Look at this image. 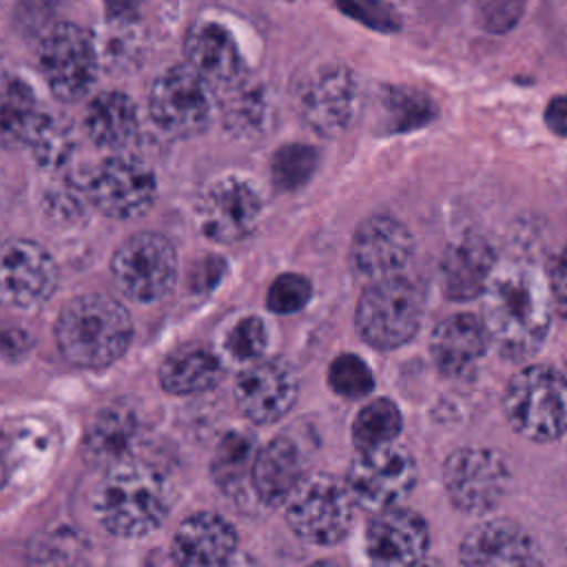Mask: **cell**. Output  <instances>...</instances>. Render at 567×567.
Here are the masks:
<instances>
[{
    "label": "cell",
    "mask_w": 567,
    "mask_h": 567,
    "mask_svg": "<svg viewBox=\"0 0 567 567\" xmlns=\"http://www.w3.org/2000/svg\"><path fill=\"white\" fill-rule=\"evenodd\" d=\"M319 153L310 144H286L281 146L270 162L272 182L281 190L301 188L315 173Z\"/></svg>",
    "instance_id": "31"
},
{
    "label": "cell",
    "mask_w": 567,
    "mask_h": 567,
    "mask_svg": "<svg viewBox=\"0 0 567 567\" xmlns=\"http://www.w3.org/2000/svg\"><path fill=\"white\" fill-rule=\"evenodd\" d=\"M38 66L55 97L64 102L80 100L91 89L97 71L93 38L78 24H55L40 40Z\"/></svg>",
    "instance_id": "7"
},
{
    "label": "cell",
    "mask_w": 567,
    "mask_h": 567,
    "mask_svg": "<svg viewBox=\"0 0 567 567\" xmlns=\"http://www.w3.org/2000/svg\"><path fill=\"white\" fill-rule=\"evenodd\" d=\"M496 270L494 248L481 237H463L450 244L441 257L439 281L447 299L467 301L483 295Z\"/></svg>",
    "instance_id": "22"
},
{
    "label": "cell",
    "mask_w": 567,
    "mask_h": 567,
    "mask_svg": "<svg viewBox=\"0 0 567 567\" xmlns=\"http://www.w3.org/2000/svg\"><path fill=\"white\" fill-rule=\"evenodd\" d=\"M261 197L241 177H224L206 188L197 206L202 233L219 244L246 239L259 224Z\"/></svg>",
    "instance_id": "12"
},
{
    "label": "cell",
    "mask_w": 567,
    "mask_h": 567,
    "mask_svg": "<svg viewBox=\"0 0 567 567\" xmlns=\"http://www.w3.org/2000/svg\"><path fill=\"white\" fill-rule=\"evenodd\" d=\"M483 326L496 350L520 361L532 357L547 337L551 299L547 281L529 266L494 270L483 290Z\"/></svg>",
    "instance_id": "1"
},
{
    "label": "cell",
    "mask_w": 567,
    "mask_h": 567,
    "mask_svg": "<svg viewBox=\"0 0 567 567\" xmlns=\"http://www.w3.org/2000/svg\"><path fill=\"white\" fill-rule=\"evenodd\" d=\"M153 173L135 159H106L91 177V202L109 217L133 219L148 210L155 199Z\"/></svg>",
    "instance_id": "17"
},
{
    "label": "cell",
    "mask_w": 567,
    "mask_h": 567,
    "mask_svg": "<svg viewBox=\"0 0 567 567\" xmlns=\"http://www.w3.org/2000/svg\"><path fill=\"white\" fill-rule=\"evenodd\" d=\"M186 64L213 89H230L244 80V62L233 35L215 22H197L184 40Z\"/></svg>",
    "instance_id": "20"
},
{
    "label": "cell",
    "mask_w": 567,
    "mask_h": 567,
    "mask_svg": "<svg viewBox=\"0 0 567 567\" xmlns=\"http://www.w3.org/2000/svg\"><path fill=\"white\" fill-rule=\"evenodd\" d=\"M412 255L414 239L408 226L390 215L363 219L350 244V266L368 281L401 275Z\"/></svg>",
    "instance_id": "13"
},
{
    "label": "cell",
    "mask_w": 567,
    "mask_h": 567,
    "mask_svg": "<svg viewBox=\"0 0 567 567\" xmlns=\"http://www.w3.org/2000/svg\"><path fill=\"white\" fill-rule=\"evenodd\" d=\"M312 295V284L299 272H284L272 279L268 288V308L279 315H290L301 310Z\"/></svg>",
    "instance_id": "35"
},
{
    "label": "cell",
    "mask_w": 567,
    "mask_h": 567,
    "mask_svg": "<svg viewBox=\"0 0 567 567\" xmlns=\"http://www.w3.org/2000/svg\"><path fill=\"white\" fill-rule=\"evenodd\" d=\"M487 332L481 319L467 312L445 317L430 337V352L436 368L447 377H465L483 359Z\"/></svg>",
    "instance_id": "23"
},
{
    "label": "cell",
    "mask_w": 567,
    "mask_h": 567,
    "mask_svg": "<svg viewBox=\"0 0 567 567\" xmlns=\"http://www.w3.org/2000/svg\"><path fill=\"white\" fill-rule=\"evenodd\" d=\"M84 124L97 146L122 148L137 135V109L128 95L106 91L91 100Z\"/></svg>",
    "instance_id": "27"
},
{
    "label": "cell",
    "mask_w": 567,
    "mask_h": 567,
    "mask_svg": "<svg viewBox=\"0 0 567 567\" xmlns=\"http://www.w3.org/2000/svg\"><path fill=\"white\" fill-rule=\"evenodd\" d=\"M226 346L235 359L250 361L257 359L266 348V326L259 317L239 319L228 332Z\"/></svg>",
    "instance_id": "36"
},
{
    "label": "cell",
    "mask_w": 567,
    "mask_h": 567,
    "mask_svg": "<svg viewBox=\"0 0 567 567\" xmlns=\"http://www.w3.org/2000/svg\"><path fill=\"white\" fill-rule=\"evenodd\" d=\"M328 383L339 396L359 399L372 390L374 377L361 357L343 352L332 359L328 368Z\"/></svg>",
    "instance_id": "33"
},
{
    "label": "cell",
    "mask_w": 567,
    "mask_h": 567,
    "mask_svg": "<svg viewBox=\"0 0 567 567\" xmlns=\"http://www.w3.org/2000/svg\"><path fill=\"white\" fill-rule=\"evenodd\" d=\"M219 377V359L199 346L179 348L159 365V383L171 394H197L210 390Z\"/></svg>",
    "instance_id": "28"
},
{
    "label": "cell",
    "mask_w": 567,
    "mask_h": 567,
    "mask_svg": "<svg viewBox=\"0 0 567 567\" xmlns=\"http://www.w3.org/2000/svg\"><path fill=\"white\" fill-rule=\"evenodd\" d=\"M148 111L162 131L193 137L210 122L208 84L188 64L171 66L153 82Z\"/></svg>",
    "instance_id": "11"
},
{
    "label": "cell",
    "mask_w": 567,
    "mask_h": 567,
    "mask_svg": "<svg viewBox=\"0 0 567 567\" xmlns=\"http://www.w3.org/2000/svg\"><path fill=\"white\" fill-rule=\"evenodd\" d=\"M359 109V84L350 69L326 66L301 91L299 111L303 122L321 137L341 135Z\"/></svg>",
    "instance_id": "14"
},
{
    "label": "cell",
    "mask_w": 567,
    "mask_h": 567,
    "mask_svg": "<svg viewBox=\"0 0 567 567\" xmlns=\"http://www.w3.org/2000/svg\"><path fill=\"white\" fill-rule=\"evenodd\" d=\"M11 472V445L4 436H0V487L9 478Z\"/></svg>",
    "instance_id": "40"
},
{
    "label": "cell",
    "mask_w": 567,
    "mask_h": 567,
    "mask_svg": "<svg viewBox=\"0 0 567 567\" xmlns=\"http://www.w3.org/2000/svg\"><path fill=\"white\" fill-rule=\"evenodd\" d=\"M51 120L33 89L13 73H0V144L9 148L40 146Z\"/></svg>",
    "instance_id": "21"
},
{
    "label": "cell",
    "mask_w": 567,
    "mask_h": 567,
    "mask_svg": "<svg viewBox=\"0 0 567 567\" xmlns=\"http://www.w3.org/2000/svg\"><path fill=\"white\" fill-rule=\"evenodd\" d=\"M359 507L370 512L399 505L416 483L412 454L399 443L359 450L348 467L346 478Z\"/></svg>",
    "instance_id": "8"
},
{
    "label": "cell",
    "mask_w": 567,
    "mask_h": 567,
    "mask_svg": "<svg viewBox=\"0 0 567 567\" xmlns=\"http://www.w3.org/2000/svg\"><path fill=\"white\" fill-rule=\"evenodd\" d=\"M111 268L117 286L131 299L155 301L175 284L177 255L166 237L137 233L117 246Z\"/></svg>",
    "instance_id": "10"
},
{
    "label": "cell",
    "mask_w": 567,
    "mask_h": 567,
    "mask_svg": "<svg viewBox=\"0 0 567 567\" xmlns=\"http://www.w3.org/2000/svg\"><path fill=\"white\" fill-rule=\"evenodd\" d=\"M301 478L303 456L292 439L275 436L255 452L250 485L264 505H284Z\"/></svg>",
    "instance_id": "24"
},
{
    "label": "cell",
    "mask_w": 567,
    "mask_h": 567,
    "mask_svg": "<svg viewBox=\"0 0 567 567\" xmlns=\"http://www.w3.org/2000/svg\"><path fill=\"white\" fill-rule=\"evenodd\" d=\"M503 408L520 436L556 441L567 432V377L551 365H525L509 379Z\"/></svg>",
    "instance_id": "4"
},
{
    "label": "cell",
    "mask_w": 567,
    "mask_h": 567,
    "mask_svg": "<svg viewBox=\"0 0 567 567\" xmlns=\"http://www.w3.org/2000/svg\"><path fill=\"white\" fill-rule=\"evenodd\" d=\"M95 505L100 523L115 536H146L168 514V489L157 470L126 458L111 465Z\"/></svg>",
    "instance_id": "3"
},
{
    "label": "cell",
    "mask_w": 567,
    "mask_h": 567,
    "mask_svg": "<svg viewBox=\"0 0 567 567\" xmlns=\"http://www.w3.org/2000/svg\"><path fill=\"white\" fill-rule=\"evenodd\" d=\"M142 439V419L133 408L111 405L97 414L84 436V454L95 465L126 461Z\"/></svg>",
    "instance_id": "26"
},
{
    "label": "cell",
    "mask_w": 567,
    "mask_h": 567,
    "mask_svg": "<svg viewBox=\"0 0 567 567\" xmlns=\"http://www.w3.org/2000/svg\"><path fill=\"white\" fill-rule=\"evenodd\" d=\"M423 319V295L419 286L401 275L374 279L361 292L354 310L359 337L379 350L408 343Z\"/></svg>",
    "instance_id": "6"
},
{
    "label": "cell",
    "mask_w": 567,
    "mask_h": 567,
    "mask_svg": "<svg viewBox=\"0 0 567 567\" xmlns=\"http://www.w3.org/2000/svg\"><path fill=\"white\" fill-rule=\"evenodd\" d=\"M133 323L122 303L91 292L71 299L55 323V339L66 361L80 368H104L124 354Z\"/></svg>",
    "instance_id": "2"
},
{
    "label": "cell",
    "mask_w": 567,
    "mask_h": 567,
    "mask_svg": "<svg viewBox=\"0 0 567 567\" xmlns=\"http://www.w3.org/2000/svg\"><path fill=\"white\" fill-rule=\"evenodd\" d=\"M255 443L241 432H230L217 445L213 458V476L226 492H237L250 481V467L255 458Z\"/></svg>",
    "instance_id": "30"
},
{
    "label": "cell",
    "mask_w": 567,
    "mask_h": 567,
    "mask_svg": "<svg viewBox=\"0 0 567 567\" xmlns=\"http://www.w3.org/2000/svg\"><path fill=\"white\" fill-rule=\"evenodd\" d=\"M547 290H549L551 308L567 319V246L560 248L549 264Z\"/></svg>",
    "instance_id": "37"
},
{
    "label": "cell",
    "mask_w": 567,
    "mask_h": 567,
    "mask_svg": "<svg viewBox=\"0 0 567 567\" xmlns=\"http://www.w3.org/2000/svg\"><path fill=\"white\" fill-rule=\"evenodd\" d=\"M235 549L237 534L233 525L210 512L186 518L173 538V556L182 565H221L230 560Z\"/></svg>",
    "instance_id": "25"
},
{
    "label": "cell",
    "mask_w": 567,
    "mask_h": 567,
    "mask_svg": "<svg viewBox=\"0 0 567 567\" xmlns=\"http://www.w3.org/2000/svg\"><path fill=\"white\" fill-rule=\"evenodd\" d=\"M385 109L390 115V124L396 131L421 126L432 117V104L421 93L408 89H390Z\"/></svg>",
    "instance_id": "34"
},
{
    "label": "cell",
    "mask_w": 567,
    "mask_h": 567,
    "mask_svg": "<svg viewBox=\"0 0 567 567\" xmlns=\"http://www.w3.org/2000/svg\"><path fill=\"white\" fill-rule=\"evenodd\" d=\"M58 268L35 241L11 239L0 246V301L13 308H33L55 290Z\"/></svg>",
    "instance_id": "15"
},
{
    "label": "cell",
    "mask_w": 567,
    "mask_h": 567,
    "mask_svg": "<svg viewBox=\"0 0 567 567\" xmlns=\"http://www.w3.org/2000/svg\"><path fill=\"white\" fill-rule=\"evenodd\" d=\"M545 122L556 135L567 137V95H558L547 104Z\"/></svg>",
    "instance_id": "38"
},
{
    "label": "cell",
    "mask_w": 567,
    "mask_h": 567,
    "mask_svg": "<svg viewBox=\"0 0 567 567\" xmlns=\"http://www.w3.org/2000/svg\"><path fill=\"white\" fill-rule=\"evenodd\" d=\"M228 102L224 109L226 126L237 137H250L261 131L266 122V104L255 89L244 86V80L230 89H226Z\"/></svg>",
    "instance_id": "32"
},
{
    "label": "cell",
    "mask_w": 567,
    "mask_h": 567,
    "mask_svg": "<svg viewBox=\"0 0 567 567\" xmlns=\"http://www.w3.org/2000/svg\"><path fill=\"white\" fill-rule=\"evenodd\" d=\"M401 412L390 399H374L357 412L352 421V441L357 450L392 443L401 434Z\"/></svg>",
    "instance_id": "29"
},
{
    "label": "cell",
    "mask_w": 567,
    "mask_h": 567,
    "mask_svg": "<svg viewBox=\"0 0 567 567\" xmlns=\"http://www.w3.org/2000/svg\"><path fill=\"white\" fill-rule=\"evenodd\" d=\"M299 394L297 372L284 359L248 365L235 383L239 412L252 423H275L288 414Z\"/></svg>",
    "instance_id": "16"
},
{
    "label": "cell",
    "mask_w": 567,
    "mask_h": 567,
    "mask_svg": "<svg viewBox=\"0 0 567 567\" xmlns=\"http://www.w3.org/2000/svg\"><path fill=\"white\" fill-rule=\"evenodd\" d=\"M430 545V529L421 514L390 505L377 509L365 529V551L377 565L419 563Z\"/></svg>",
    "instance_id": "18"
},
{
    "label": "cell",
    "mask_w": 567,
    "mask_h": 567,
    "mask_svg": "<svg viewBox=\"0 0 567 567\" xmlns=\"http://www.w3.org/2000/svg\"><path fill=\"white\" fill-rule=\"evenodd\" d=\"M284 505L286 523L310 545H334L346 538L359 507L348 483L332 474L303 476Z\"/></svg>",
    "instance_id": "5"
},
{
    "label": "cell",
    "mask_w": 567,
    "mask_h": 567,
    "mask_svg": "<svg viewBox=\"0 0 567 567\" xmlns=\"http://www.w3.org/2000/svg\"><path fill=\"white\" fill-rule=\"evenodd\" d=\"M509 470L492 447H461L443 465V485L454 507L470 514L494 509L507 492Z\"/></svg>",
    "instance_id": "9"
},
{
    "label": "cell",
    "mask_w": 567,
    "mask_h": 567,
    "mask_svg": "<svg viewBox=\"0 0 567 567\" xmlns=\"http://www.w3.org/2000/svg\"><path fill=\"white\" fill-rule=\"evenodd\" d=\"M102 2H104V7H106L111 18L126 20V18H131L137 11L142 0H102Z\"/></svg>",
    "instance_id": "39"
},
{
    "label": "cell",
    "mask_w": 567,
    "mask_h": 567,
    "mask_svg": "<svg viewBox=\"0 0 567 567\" xmlns=\"http://www.w3.org/2000/svg\"><path fill=\"white\" fill-rule=\"evenodd\" d=\"M458 558L463 565H536L540 556L525 527L509 518H487L472 527L463 543Z\"/></svg>",
    "instance_id": "19"
}]
</instances>
